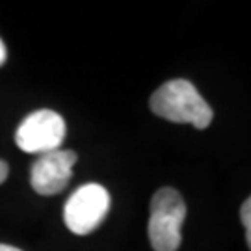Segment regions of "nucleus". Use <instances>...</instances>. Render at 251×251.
Masks as SVG:
<instances>
[{
  "mask_svg": "<svg viewBox=\"0 0 251 251\" xmlns=\"http://www.w3.org/2000/svg\"><path fill=\"white\" fill-rule=\"evenodd\" d=\"M151 110L154 116L164 117L171 123H190L203 130L210 125L214 112L196 86L184 78L164 82L151 95Z\"/></svg>",
  "mask_w": 251,
  "mask_h": 251,
  "instance_id": "nucleus-1",
  "label": "nucleus"
},
{
  "mask_svg": "<svg viewBox=\"0 0 251 251\" xmlns=\"http://www.w3.org/2000/svg\"><path fill=\"white\" fill-rule=\"evenodd\" d=\"M8 175H9V166L0 158V184L8 179Z\"/></svg>",
  "mask_w": 251,
  "mask_h": 251,
  "instance_id": "nucleus-7",
  "label": "nucleus"
},
{
  "mask_svg": "<svg viewBox=\"0 0 251 251\" xmlns=\"http://www.w3.org/2000/svg\"><path fill=\"white\" fill-rule=\"evenodd\" d=\"M76 164L75 151H56L39 154L32 166L30 182L39 196H56L65 190L73 177V166Z\"/></svg>",
  "mask_w": 251,
  "mask_h": 251,
  "instance_id": "nucleus-5",
  "label": "nucleus"
},
{
  "mask_svg": "<svg viewBox=\"0 0 251 251\" xmlns=\"http://www.w3.org/2000/svg\"><path fill=\"white\" fill-rule=\"evenodd\" d=\"M65 136V119L58 112L36 110L21 121L15 132V144L21 151L30 154H45L60 149Z\"/></svg>",
  "mask_w": 251,
  "mask_h": 251,
  "instance_id": "nucleus-4",
  "label": "nucleus"
},
{
  "mask_svg": "<svg viewBox=\"0 0 251 251\" xmlns=\"http://www.w3.org/2000/svg\"><path fill=\"white\" fill-rule=\"evenodd\" d=\"M112 199L102 184L88 182L73 192L63 206V222L73 234H90L106 220Z\"/></svg>",
  "mask_w": 251,
  "mask_h": 251,
  "instance_id": "nucleus-3",
  "label": "nucleus"
},
{
  "mask_svg": "<svg viewBox=\"0 0 251 251\" xmlns=\"http://www.w3.org/2000/svg\"><path fill=\"white\" fill-rule=\"evenodd\" d=\"M8 60V52H6V45L2 43V39H0V65H4Z\"/></svg>",
  "mask_w": 251,
  "mask_h": 251,
  "instance_id": "nucleus-8",
  "label": "nucleus"
},
{
  "mask_svg": "<svg viewBox=\"0 0 251 251\" xmlns=\"http://www.w3.org/2000/svg\"><path fill=\"white\" fill-rule=\"evenodd\" d=\"M240 218H242V224L246 227V238H248V246L251 244V199H246L240 210Z\"/></svg>",
  "mask_w": 251,
  "mask_h": 251,
  "instance_id": "nucleus-6",
  "label": "nucleus"
},
{
  "mask_svg": "<svg viewBox=\"0 0 251 251\" xmlns=\"http://www.w3.org/2000/svg\"><path fill=\"white\" fill-rule=\"evenodd\" d=\"M186 218V203L177 190L160 188L151 199L149 240L154 251H177L182 242V224Z\"/></svg>",
  "mask_w": 251,
  "mask_h": 251,
  "instance_id": "nucleus-2",
  "label": "nucleus"
},
{
  "mask_svg": "<svg viewBox=\"0 0 251 251\" xmlns=\"http://www.w3.org/2000/svg\"><path fill=\"white\" fill-rule=\"evenodd\" d=\"M0 251H23L15 248V246H9V244H0Z\"/></svg>",
  "mask_w": 251,
  "mask_h": 251,
  "instance_id": "nucleus-9",
  "label": "nucleus"
}]
</instances>
